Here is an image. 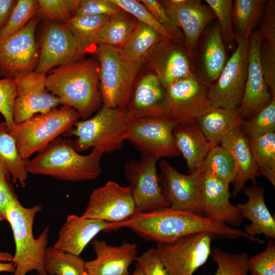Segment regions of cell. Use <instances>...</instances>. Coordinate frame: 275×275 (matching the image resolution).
I'll use <instances>...</instances> for the list:
<instances>
[{
	"mask_svg": "<svg viewBox=\"0 0 275 275\" xmlns=\"http://www.w3.org/2000/svg\"><path fill=\"white\" fill-rule=\"evenodd\" d=\"M79 118L76 111L63 105L14 124L10 132L15 140L21 156L27 160L61 135L70 132Z\"/></svg>",
	"mask_w": 275,
	"mask_h": 275,
	"instance_id": "obj_7",
	"label": "cell"
},
{
	"mask_svg": "<svg viewBox=\"0 0 275 275\" xmlns=\"http://www.w3.org/2000/svg\"><path fill=\"white\" fill-rule=\"evenodd\" d=\"M227 62L225 43L217 24L210 31L204 46L203 64L208 82L218 78Z\"/></svg>",
	"mask_w": 275,
	"mask_h": 275,
	"instance_id": "obj_33",
	"label": "cell"
},
{
	"mask_svg": "<svg viewBox=\"0 0 275 275\" xmlns=\"http://www.w3.org/2000/svg\"><path fill=\"white\" fill-rule=\"evenodd\" d=\"M39 18L33 17L20 30L0 41V70L13 79L32 71L39 53L35 32Z\"/></svg>",
	"mask_w": 275,
	"mask_h": 275,
	"instance_id": "obj_13",
	"label": "cell"
},
{
	"mask_svg": "<svg viewBox=\"0 0 275 275\" xmlns=\"http://www.w3.org/2000/svg\"><path fill=\"white\" fill-rule=\"evenodd\" d=\"M16 97L13 108L14 124L47 113L62 104L46 87V75L31 71L14 79Z\"/></svg>",
	"mask_w": 275,
	"mask_h": 275,
	"instance_id": "obj_15",
	"label": "cell"
},
{
	"mask_svg": "<svg viewBox=\"0 0 275 275\" xmlns=\"http://www.w3.org/2000/svg\"><path fill=\"white\" fill-rule=\"evenodd\" d=\"M177 148L185 160L188 172L200 169L212 148L197 122L177 124L173 129Z\"/></svg>",
	"mask_w": 275,
	"mask_h": 275,
	"instance_id": "obj_27",
	"label": "cell"
},
{
	"mask_svg": "<svg viewBox=\"0 0 275 275\" xmlns=\"http://www.w3.org/2000/svg\"><path fill=\"white\" fill-rule=\"evenodd\" d=\"M202 174L200 194L202 214L234 228L240 226L243 218L237 206L230 201L231 196L229 184L213 175Z\"/></svg>",
	"mask_w": 275,
	"mask_h": 275,
	"instance_id": "obj_21",
	"label": "cell"
},
{
	"mask_svg": "<svg viewBox=\"0 0 275 275\" xmlns=\"http://www.w3.org/2000/svg\"><path fill=\"white\" fill-rule=\"evenodd\" d=\"M130 275H144L140 269V267L136 265L135 268L132 273Z\"/></svg>",
	"mask_w": 275,
	"mask_h": 275,
	"instance_id": "obj_54",
	"label": "cell"
},
{
	"mask_svg": "<svg viewBox=\"0 0 275 275\" xmlns=\"http://www.w3.org/2000/svg\"><path fill=\"white\" fill-rule=\"evenodd\" d=\"M176 124L164 118L132 119L127 141L141 152L142 155L150 156L157 160L176 157L181 154L173 135Z\"/></svg>",
	"mask_w": 275,
	"mask_h": 275,
	"instance_id": "obj_12",
	"label": "cell"
},
{
	"mask_svg": "<svg viewBox=\"0 0 275 275\" xmlns=\"http://www.w3.org/2000/svg\"><path fill=\"white\" fill-rule=\"evenodd\" d=\"M159 166V183L170 207L202 215L200 207L202 174L200 169L184 174L165 159H162Z\"/></svg>",
	"mask_w": 275,
	"mask_h": 275,
	"instance_id": "obj_16",
	"label": "cell"
},
{
	"mask_svg": "<svg viewBox=\"0 0 275 275\" xmlns=\"http://www.w3.org/2000/svg\"><path fill=\"white\" fill-rule=\"evenodd\" d=\"M243 190L247 201L236 206L242 217L251 221V224L245 226L244 232L253 238L263 234L274 240L275 220L265 203L264 188L252 184Z\"/></svg>",
	"mask_w": 275,
	"mask_h": 275,
	"instance_id": "obj_26",
	"label": "cell"
},
{
	"mask_svg": "<svg viewBox=\"0 0 275 275\" xmlns=\"http://www.w3.org/2000/svg\"><path fill=\"white\" fill-rule=\"evenodd\" d=\"M241 129L248 138L275 132V97L254 116L244 120Z\"/></svg>",
	"mask_w": 275,
	"mask_h": 275,
	"instance_id": "obj_40",
	"label": "cell"
},
{
	"mask_svg": "<svg viewBox=\"0 0 275 275\" xmlns=\"http://www.w3.org/2000/svg\"><path fill=\"white\" fill-rule=\"evenodd\" d=\"M79 2V0H39L38 12L51 20L66 23L74 17Z\"/></svg>",
	"mask_w": 275,
	"mask_h": 275,
	"instance_id": "obj_43",
	"label": "cell"
},
{
	"mask_svg": "<svg viewBox=\"0 0 275 275\" xmlns=\"http://www.w3.org/2000/svg\"><path fill=\"white\" fill-rule=\"evenodd\" d=\"M184 36V45L190 59L195 57L200 37L207 25L215 18L210 8L199 0L160 2Z\"/></svg>",
	"mask_w": 275,
	"mask_h": 275,
	"instance_id": "obj_17",
	"label": "cell"
},
{
	"mask_svg": "<svg viewBox=\"0 0 275 275\" xmlns=\"http://www.w3.org/2000/svg\"><path fill=\"white\" fill-rule=\"evenodd\" d=\"M121 10L112 0H81L79 2L74 16H111Z\"/></svg>",
	"mask_w": 275,
	"mask_h": 275,
	"instance_id": "obj_48",
	"label": "cell"
},
{
	"mask_svg": "<svg viewBox=\"0 0 275 275\" xmlns=\"http://www.w3.org/2000/svg\"><path fill=\"white\" fill-rule=\"evenodd\" d=\"M247 76L243 98L238 110L241 117L249 119L269 104L272 97L265 81L260 61L262 37L257 30L251 34Z\"/></svg>",
	"mask_w": 275,
	"mask_h": 275,
	"instance_id": "obj_20",
	"label": "cell"
},
{
	"mask_svg": "<svg viewBox=\"0 0 275 275\" xmlns=\"http://www.w3.org/2000/svg\"><path fill=\"white\" fill-rule=\"evenodd\" d=\"M99 66L100 90L103 105L127 108L133 84L144 61L128 58L121 48L99 44L96 49Z\"/></svg>",
	"mask_w": 275,
	"mask_h": 275,
	"instance_id": "obj_6",
	"label": "cell"
},
{
	"mask_svg": "<svg viewBox=\"0 0 275 275\" xmlns=\"http://www.w3.org/2000/svg\"><path fill=\"white\" fill-rule=\"evenodd\" d=\"M138 212L129 186L109 180L92 191L81 216L118 223Z\"/></svg>",
	"mask_w": 275,
	"mask_h": 275,
	"instance_id": "obj_14",
	"label": "cell"
},
{
	"mask_svg": "<svg viewBox=\"0 0 275 275\" xmlns=\"http://www.w3.org/2000/svg\"><path fill=\"white\" fill-rule=\"evenodd\" d=\"M140 1L146 6L156 20L168 31L177 42L184 45V36L182 31L174 23L167 10L159 1Z\"/></svg>",
	"mask_w": 275,
	"mask_h": 275,
	"instance_id": "obj_46",
	"label": "cell"
},
{
	"mask_svg": "<svg viewBox=\"0 0 275 275\" xmlns=\"http://www.w3.org/2000/svg\"><path fill=\"white\" fill-rule=\"evenodd\" d=\"M123 10L111 15L98 31L94 45L105 44L122 48L128 40L139 21Z\"/></svg>",
	"mask_w": 275,
	"mask_h": 275,
	"instance_id": "obj_29",
	"label": "cell"
},
{
	"mask_svg": "<svg viewBox=\"0 0 275 275\" xmlns=\"http://www.w3.org/2000/svg\"><path fill=\"white\" fill-rule=\"evenodd\" d=\"M15 3L13 0H0V30L9 19Z\"/></svg>",
	"mask_w": 275,
	"mask_h": 275,
	"instance_id": "obj_52",
	"label": "cell"
},
{
	"mask_svg": "<svg viewBox=\"0 0 275 275\" xmlns=\"http://www.w3.org/2000/svg\"><path fill=\"white\" fill-rule=\"evenodd\" d=\"M78 59L77 43L65 24H48L41 38L39 58L35 71L46 75L49 71Z\"/></svg>",
	"mask_w": 275,
	"mask_h": 275,
	"instance_id": "obj_19",
	"label": "cell"
},
{
	"mask_svg": "<svg viewBox=\"0 0 275 275\" xmlns=\"http://www.w3.org/2000/svg\"><path fill=\"white\" fill-rule=\"evenodd\" d=\"M260 61L266 84L272 97H275V45L262 41Z\"/></svg>",
	"mask_w": 275,
	"mask_h": 275,
	"instance_id": "obj_47",
	"label": "cell"
},
{
	"mask_svg": "<svg viewBox=\"0 0 275 275\" xmlns=\"http://www.w3.org/2000/svg\"><path fill=\"white\" fill-rule=\"evenodd\" d=\"M157 160L142 155L124 167V173L139 212H150L170 207L163 195L157 173Z\"/></svg>",
	"mask_w": 275,
	"mask_h": 275,
	"instance_id": "obj_11",
	"label": "cell"
},
{
	"mask_svg": "<svg viewBox=\"0 0 275 275\" xmlns=\"http://www.w3.org/2000/svg\"><path fill=\"white\" fill-rule=\"evenodd\" d=\"M46 87L63 105L76 111L81 120L101 107L99 63L89 59L58 67L46 75Z\"/></svg>",
	"mask_w": 275,
	"mask_h": 275,
	"instance_id": "obj_2",
	"label": "cell"
},
{
	"mask_svg": "<svg viewBox=\"0 0 275 275\" xmlns=\"http://www.w3.org/2000/svg\"><path fill=\"white\" fill-rule=\"evenodd\" d=\"M135 260L144 275H169L155 248L149 249L137 256Z\"/></svg>",
	"mask_w": 275,
	"mask_h": 275,
	"instance_id": "obj_50",
	"label": "cell"
},
{
	"mask_svg": "<svg viewBox=\"0 0 275 275\" xmlns=\"http://www.w3.org/2000/svg\"><path fill=\"white\" fill-rule=\"evenodd\" d=\"M210 256L217 265L215 275H248L247 254L227 253L215 246L211 249Z\"/></svg>",
	"mask_w": 275,
	"mask_h": 275,
	"instance_id": "obj_39",
	"label": "cell"
},
{
	"mask_svg": "<svg viewBox=\"0 0 275 275\" xmlns=\"http://www.w3.org/2000/svg\"><path fill=\"white\" fill-rule=\"evenodd\" d=\"M267 0H235L232 20L236 41L249 39L259 21Z\"/></svg>",
	"mask_w": 275,
	"mask_h": 275,
	"instance_id": "obj_31",
	"label": "cell"
},
{
	"mask_svg": "<svg viewBox=\"0 0 275 275\" xmlns=\"http://www.w3.org/2000/svg\"><path fill=\"white\" fill-rule=\"evenodd\" d=\"M131 121L127 108L102 105L94 116L78 121L68 133L75 137L72 143L77 152L92 147L109 153L122 148Z\"/></svg>",
	"mask_w": 275,
	"mask_h": 275,
	"instance_id": "obj_5",
	"label": "cell"
},
{
	"mask_svg": "<svg viewBox=\"0 0 275 275\" xmlns=\"http://www.w3.org/2000/svg\"><path fill=\"white\" fill-rule=\"evenodd\" d=\"M250 275H275V242L270 239L265 250L249 258Z\"/></svg>",
	"mask_w": 275,
	"mask_h": 275,
	"instance_id": "obj_44",
	"label": "cell"
},
{
	"mask_svg": "<svg viewBox=\"0 0 275 275\" xmlns=\"http://www.w3.org/2000/svg\"><path fill=\"white\" fill-rule=\"evenodd\" d=\"M108 15L74 16L64 24L75 39L78 49L79 59L94 45L95 37L101 27L107 21Z\"/></svg>",
	"mask_w": 275,
	"mask_h": 275,
	"instance_id": "obj_32",
	"label": "cell"
},
{
	"mask_svg": "<svg viewBox=\"0 0 275 275\" xmlns=\"http://www.w3.org/2000/svg\"><path fill=\"white\" fill-rule=\"evenodd\" d=\"M103 152L93 148L82 155L74 148L72 141L59 136L33 158L26 160L29 174L50 176L68 181H80L97 178L102 173Z\"/></svg>",
	"mask_w": 275,
	"mask_h": 275,
	"instance_id": "obj_3",
	"label": "cell"
},
{
	"mask_svg": "<svg viewBox=\"0 0 275 275\" xmlns=\"http://www.w3.org/2000/svg\"><path fill=\"white\" fill-rule=\"evenodd\" d=\"M249 39L236 41L235 50L215 82L210 84L208 97L213 107L236 108L240 106L247 76Z\"/></svg>",
	"mask_w": 275,
	"mask_h": 275,
	"instance_id": "obj_10",
	"label": "cell"
},
{
	"mask_svg": "<svg viewBox=\"0 0 275 275\" xmlns=\"http://www.w3.org/2000/svg\"><path fill=\"white\" fill-rule=\"evenodd\" d=\"M112 226L113 230L128 228L146 240L161 243H171L182 237L202 232L227 239L242 237L252 241L263 242L238 228L215 222L203 215L170 207L138 212L126 221L112 223Z\"/></svg>",
	"mask_w": 275,
	"mask_h": 275,
	"instance_id": "obj_1",
	"label": "cell"
},
{
	"mask_svg": "<svg viewBox=\"0 0 275 275\" xmlns=\"http://www.w3.org/2000/svg\"><path fill=\"white\" fill-rule=\"evenodd\" d=\"M215 237L210 233H198L171 243H156L155 249L169 275H193L207 261Z\"/></svg>",
	"mask_w": 275,
	"mask_h": 275,
	"instance_id": "obj_9",
	"label": "cell"
},
{
	"mask_svg": "<svg viewBox=\"0 0 275 275\" xmlns=\"http://www.w3.org/2000/svg\"><path fill=\"white\" fill-rule=\"evenodd\" d=\"M3 75V74H2V72H1V71L0 70V76H1V75Z\"/></svg>",
	"mask_w": 275,
	"mask_h": 275,
	"instance_id": "obj_56",
	"label": "cell"
},
{
	"mask_svg": "<svg viewBox=\"0 0 275 275\" xmlns=\"http://www.w3.org/2000/svg\"><path fill=\"white\" fill-rule=\"evenodd\" d=\"M11 180L8 172L0 164V222L6 221V213L9 206L18 198Z\"/></svg>",
	"mask_w": 275,
	"mask_h": 275,
	"instance_id": "obj_51",
	"label": "cell"
},
{
	"mask_svg": "<svg viewBox=\"0 0 275 275\" xmlns=\"http://www.w3.org/2000/svg\"><path fill=\"white\" fill-rule=\"evenodd\" d=\"M93 246L96 257L86 261L89 275H130L129 267L137 257L136 243L124 240L115 246L104 240L97 239Z\"/></svg>",
	"mask_w": 275,
	"mask_h": 275,
	"instance_id": "obj_22",
	"label": "cell"
},
{
	"mask_svg": "<svg viewBox=\"0 0 275 275\" xmlns=\"http://www.w3.org/2000/svg\"><path fill=\"white\" fill-rule=\"evenodd\" d=\"M34 275H53V274L47 273L46 272L45 273H39L36 272V273H35Z\"/></svg>",
	"mask_w": 275,
	"mask_h": 275,
	"instance_id": "obj_55",
	"label": "cell"
},
{
	"mask_svg": "<svg viewBox=\"0 0 275 275\" xmlns=\"http://www.w3.org/2000/svg\"><path fill=\"white\" fill-rule=\"evenodd\" d=\"M210 84L193 74L166 88L162 118L176 124L197 122L213 107L208 97Z\"/></svg>",
	"mask_w": 275,
	"mask_h": 275,
	"instance_id": "obj_8",
	"label": "cell"
},
{
	"mask_svg": "<svg viewBox=\"0 0 275 275\" xmlns=\"http://www.w3.org/2000/svg\"><path fill=\"white\" fill-rule=\"evenodd\" d=\"M112 1L122 10L133 16L139 22L144 23L155 30L161 36L162 40H171L176 41L168 31L156 20L148 9L140 1Z\"/></svg>",
	"mask_w": 275,
	"mask_h": 275,
	"instance_id": "obj_42",
	"label": "cell"
},
{
	"mask_svg": "<svg viewBox=\"0 0 275 275\" xmlns=\"http://www.w3.org/2000/svg\"><path fill=\"white\" fill-rule=\"evenodd\" d=\"M260 175L275 186V132L248 138Z\"/></svg>",
	"mask_w": 275,
	"mask_h": 275,
	"instance_id": "obj_34",
	"label": "cell"
},
{
	"mask_svg": "<svg viewBox=\"0 0 275 275\" xmlns=\"http://www.w3.org/2000/svg\"><path fill=\"white\" fill-rule=\"evenodd\" d=\"M42 209L39 205L24 207L17 198L7 209L6 221L11 227L15 246L13 275H26L31 271L46 273L44 257L47 247L49 227L46 226L37 238L33 232L35 216Z\"/></svg>",
	"mask_w": 275,
	"mask_h": 275,
	"instance_id": "obj_4",
	"label": "cell"
},
{
	"mask_svg": "<svg viewBox=\"0 0 275 275\" xmlns=\"http://www.w3.org/2000/svg\"><path fill=\"white\" fill-rule=\"evenodd\" d=\"M0 164L8 172L13 182H18L22 187L25 186L29 175L26 160L21 156L5 121L0 123Z\"/></svg>",
	"mask_w": 275,
	"mask_h": 275,
	"instance_id": "obj_30",
	"label": "cell"
},
{
	"mask_svg": "<svg viewBox=\"0 0 275 275\" xmlns=\"http://www.w3.org/2000/svg\"><path fill=\"white\" fill-rule=\"evenodd\" d=\"M185 46L175 41L162 40L146 53L144 61L166 88L193 73Z\"/></svg>",
	"mask_w": 275,
	"mask_h": 275,
	"instance_id": "obj_18",
	"label": "cell"
},
{
	"mask_svg": "<svg viewBox=\"0 0 275 275\" xmlns=\"http://www.w3.org/2000/svg\"><path fill=\"white\" fill-rule=\"evenodd\" d=\"M218 20L224 42L231 46L236 42L232 20L233 1L232 0H205Z\"/></svg>",
	"mask_w": 275,
	"mask_h": 275,
	"instance_id": "obj_41",
	"label": "cell"
},
{
	"mask_svg": "<svg viewBox=\"0 0 275 275\" xmlns=\"http://www.w3.org/2000/svg\"><path fill=\"white\" fill-rule=\"evenodd\" d=\"M162 40L161 36L155 30L139 22L136 28L121 49L132 60L144 61L146 53Z\"/></svg>",
	"mask_w": 275,
	"mask_h": 275,
	"instance_id": "obj_37",
	"label": "cell"
},
{
	"mask_svg": "<svg viewBox=\"0 0 275 275\" xmlns=\"http://www.w3.org/2000/svg\"><path fill=\"white\" fill-rule=\"evenodd\" d=\"M13 257V255L8 252L0 251V272H14L15 267Z\"/></svg>",
	"mask_w": 275,
	"mask_h": 275,
	"instance_id": "obj_53",
	"label": "cell"
},
{
	"mask_svg": "<svg viewBox=\"0 0 275 275\" xmlns=\"http://www.w3.org/2000/svg\"><path fill=\"white\" fill-rule=\"evenodd\" d=\"M262 41L275 45V1H267L259 20Z\"/></svg>",
	"mask_w": 275,
	"mask_h": 275,
	"instance_id": "obj_49",
	"label": "cell"
},
{
	"mask_svg": "<svg viewBox=\"0 0 275 275\" xmlns=\"http://www.w3.org/2000/svg\"><path fill=\"white\" fill-rule=\"evenodd\" d=\"M112 228V223L101 219L69 214L59 230L57 240L53 246L65 252L80 255L98 233L111 231Z\"/></svg>",
	"mask_w": 275,
	"mask_h": 275,
	"instance_id": "obj_23",
	"label": "cell"
},
{
	"mask_svg": "<svg viewBox=\"0 0 275 275\" xmlns=\"http://www.w3.org/2000/svg\"><path fill=\"white\" fill-rule=\"evenodd\" d=\"M38 1L18 0L5 25L0 30V41L22 29L38 12Z\"/></svg>",
	"mask_w": 275,
	"mask_h": 275,
	"instance_id": "obj_38",
	"label": "cell"
},
{
	"mask_svg": "<svg viewBox=\"0 0 275 275\" xmlns=\"http://www.w3.org/2000/svg\"><path fill=\"white\" fill-rule=\"evenodd\" d=\"M16 97V85L14 79H0V113L9 129L13 126V108Z\"/></svg>",
	"mask_w": 275,
	"mask_h": 275,
	"instance_id": "obj_45",
	"label": "cell"
},
{
	"mask_svg": "<svg viewBox=\"0 0 275 275\" xmlns=\"http://www.w3.org/2000/svg\"><path fill=\"white\" fill-rule=\"evenodd\" d=\"M203 174L213 175L230 184L235 176V167L233 158L222 145L211 148L200 169Z\"/></svg>",
	"mask_w": 275,
	"mask_h": 275,
	"instance_id": "obj_36",
	"label": "cell"
},
{
	"mask_svg": "<svg viewBox=\"0 0 275 275\" xmlns=\"http://www.w3.org/2000/svg\"><path fill=\"white\" fill-rule=\"evenodd\" d=\"M164 97L165 88L157 76L146 74L132 91L127 107L130 119L162 118Z\"/></svg>",
	"mask_w": 275,
	"mask_h": 275,
	"instance_id": "obj_25",
	"label": "cell"
},
{
	"mask_svg": "<svg viewBox=\"0 0 275 275\" xmlns=\"http://www.w3.org/2000/svg\"><path fill=\"white\" fill-rule=\"evenodd\" d=\"M244 121L238 108L212 107L197 123L213 147L220 145L233 130L241 127Z\"/></svg>",
	"mask_w": 275,
	"mask_h": 275,
	"instance_id": "obj_28",
	"label": "cell"
},
{
	"mask_svg": "<svg viewBox=\"0 0 275 275\" xmlns=\"http://www.w3.org/2000/svg\"><path fill=\"white\" fill-rule=\"evenodd\" d=\"M45 271L53 275H89L86 261L80 255L47 246L44 257Z\"/></svg>",
	"mask_w": 275,
	"mask_h": 275,
	"instance_id": "obj_35",
	"label": "cell"
},
{
	"mask_svg": "<svg viewBox=\"0 0 275 275\" xmlns=\"http://www.w3.org/2000/svg\"><path fill=\"white\" fill-rule=\"evenodd\" d=\"M238 127L230 132L222 141L221 145L231 155L235 167V176L232 195H237L250 181L256 184V178L260 175L254 159L248 138Z\"/></svg>",
	"mask_w": 275,
	"mask_h": 275,
	"instance_id": "obj_24",
	"label": "cell"
}]
</instances>
